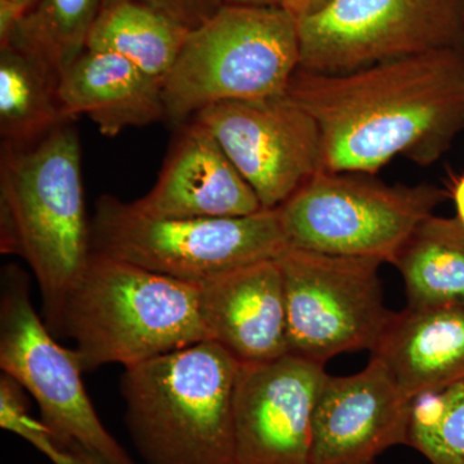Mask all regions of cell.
Segmentation results:
<instances>
[{"label":"cell","mask_w":464,"mask_h":464,"mask_svg":"<svg viewBox=\"0 0 464 464\" xmlns=\"http://www.w3.org/2000/svg\"><path fill=\"white\" fill-rule=\"evenodd\" d=\"M216 137L264 209H277L324 168L323 136L288 94L225 101L194 116Z\"/></svg>","instance_id":"11"},{"label":"cell","mask_w":464,"mask_h":464,"mask_svg":"<svg viewBox=\"0 0 464 464\" xmlns=\"http://www.w3.org/2000/svg\"><path fill=\"white\" fill-rule=\"evenodd\" d=\"M83 372L124 368L207 341L199 285L92 252L61 311Z\"/></svg>","instance_id":"3"},{"label":"cell","mask_w":464,"mask_h":464,"mask_svg":"<svg viewBox=\"0 0 464 464\" xmlns=\"http://www.w3.org/2000/svg\"><path fill=\"white\" fill-rule=\"evenodd\" d=\"M23 386L8 374L0 378V426L24 438L35 426L36 420L27 411V400Z\"/></svg>","instance_id":"23"},{"label":"cell","mask_w":464,"mask_h":464,"mask_svg":"<svg viewBox=\"0 0 464 464\" xmlns=\"http://www.w3.org/2000/svg\"><path fill=\"white\" fill-rule=\"evenodd\" d=\"M56 445L60 448L61 453L63 454V457L66 458L67 462L70 464H109L105 460L101 459L96 454L91 453L87 449L79 447V445H69V447Z\"/></svg>","instance_id":"26"},{"label":"cell","mask_w":464,"mask_h":464,"mask_svg":"<svg viewBox=\"0 0 464 464\" xmlns=\"http://www.w3.org/2000/svg\"><path fill=\"white\" fill-rule=\"evenodd\" d=\"M277 261L290 355L325 366L340 353L374 350L393 315L383 302V262L292 246Z\"/></svg>","instance_id":"9"},{"label":"cell","mask_w":464,"mask_h":464,"mask_svg":"<svg viewBox=\"0 0 464 464\" xmlns=\"http://www.w3.org/2000/svg\"><path fill=\"white\" fill-rule=\"evenodd\" d=\"M332 0H283L282 7L292 16L302 18L322 11Z\"/></svg>","instance_id":"25"},{"label":"cell","mask_w":464,"mask_h":464,"mask_svg":"<svg viewBox=\"0 0 464 464\" xmlns=\"http://www.w3.org/2000/svg\"><path fill=\"white\" fill-rule=\"evenodd\" d=\"M207 340L240 364L270 362L288 353L285 297L277 259L221 275L199 285Z\"/></svg>","instance_id":"15"},{"label":"cell","mask_w":464,"mask_h":464,"mask_svg":"<svg viewBox=\"0 0 464 464\" xmlns=\"http://www.w3.org/2000/svg\"><path fill=\"white\" fill-rule=\"evenodd\" d=\"M408 445L431 464H464V378L411 399Z\"/></svg>","instance_id":"22"},{"label":"cell","mask_w":464,"mask_h":464,"mask_svg":"<svg viewBox=\"0 0 464 464\" xmlns=\"http://www.w3.org/2000/svg\"><path fill=\"white\" fill-rule=\"evenodd\" d=\"M58 99L69 123L87 116L106 137L166 121L160 82L112 52L85 50L61 76Z\"/></svg>","instance_id":"16"},{"label":"cell","mask_w":464,"mask_h":464,"mask_svg":"<svg viewBox=\"0 0 464 464\" xmlns=\"http://www.w3.org/2000/svg\"><path fill=\"white\" fill-rule=\"evenodd\" d=\"M299 69L344 74L430 52L464 50V0H332L297 18Z\"/></svg>","instance_id":"10"},{"label":"cell","mask_w":464,"mask_h":464,"mask_svg":"<svg viewBox=\"0 0 464 464\" xmlns=\"http://www.w3.org/2000/svg\"><path fill=\"white\" fill-rule=\"evenodd\" d=\"M449 198H451L456 206L457 218L464 226V173L451 176L447 188Z\"/></svg>","instance_id":"27"},{"label":"cell","mask_w":464,"mask_h":464,"mask_svg":"<svg viewBox=\"0 0 464 464\" xmlns=\"http://www.w3.org/2000/svg\"><path fill=\"white\" fill-rule=\"evenodd\" d=\"M391 265L404 279L408 307L464 304V226L457 217H427Z\"/></svg>","instance_id":"19"},{"label":"cell","mask_w":464,"mask_h":464,"mask_svg":"<svg viewBox=\"0 0 464 464\" xmlns=\"http://www.w3.org/2000/svg\"><path fill=\"white\" fill-rule=\"evenodd\" d=\"M91 248L201 285L237 268L277 259L290 246L279 209L231 218H154L102 195L91 221Z\"/></svg>","instance_id":"6"},{"label":"cell","mask_w":464,"mask_h":464,"mask_svg":"<svg viewBox=\"0 0 464 464\" xmlns=\"http://www.w3.org/2000/svg\"><path fill=\"white\" fill-rule=\"evenodd\" d=\"M103 2H110V0H102ZM134 2L157 9L191 32L204 25L225 5L222 0H134Z\"/></svg>","instance_id":"24"},{"label":"cell","mask_w":464,"mask_h":464,"mask_svg":"<svg viewBox=\"0 0 464 464\" xmlns=\"http://www.w3.org/2000/svg\"><path fill=\"white\" fill-rule=\"evenodd\" d=\"M299 58L297 18L286 9L225 5L188 34L161 82L166 121L181 127L215 103L284 94Z\"/></svg>","instance_id":"5"},{"label":"cell","mask_w":464,"mask_h":464,"mask_svg":"<svg viewBox=\"0 0 464 464\" xmlns=\"http://www.w3.org/2000/svg\"><path fill=\"white\" fill-rule=\"evenodd\" d=\"M130 204L166 219L231 218L264 209L216 137L195 119L182 125L154 188Z\"/></svg>","instance_id":"14"},{"label":"cell","mask_w":464,"mask_h":464,"mask_svg":"<svg viewBox=\"0 0 464 464\" xmlns=\"http://www.w3.org/2000/svg\"><path fill=\"white\" fill-rule=\"evenodd\" d=\"M0 368L33 396L58 445H79L109 464H136L101 422L74 350L56 342L34 310L27 275L5 266L0 288Z\"/></svg>","instance_id":"8"},{"label":"cell","mask_w":464,"mask_h":464,"mask_svg":"<svg viewBox=\"0 0 464 464\" xmlns=\"http://www.w3.org/2000/svg\"><path fill=\"white\" fill-rule=\"evenodd\" d=\"M240 362L212 341L124 368L125 427L145 464H235Z\"/></svg>","instance_id":"4"},{"label":"cell","mask_w":464,"mask_h":464,"mask_svg":"<svg viewBox=\"0 0 464 464\" xmlns=\"http://www.w3.org/2000/svg\"><path fill=\"white\" fill-rule=\"evenodd\" d=\"M372 357L409 398L464 378V304L393 313Z\"/></svg>","instance_id":"17"},{"label":"cell","mask_w":464,"mask_h":464,"mask_svg":"<svg viewBox=\"0 0 464 464\" xmlns=\"http://www.w3.org/2000/svg\"><path fill=\"white\" fill-rule=\"evenodd\" d=\"M325 377V366L290 353L240 364L235 464H311L313 413Z\"/></svg>","instance_id":"12"},{"label":"cell","mask_w":464,"mask_h":464,"mask_svg":"<svg viewBox=\"0 0 464 464\" xmlns=\"http://www.w3.org/2000/svg\"><path fill=\"white\" fill-rule=\"evenodd\" d=\"M225 5H255V7H282L283 0H222Z\"/></svg>","instance_id":"28"},{"label":"cell","mask_w":464,"mask_h":464,"mask_svg":"<svg viewBox=\"0 0 464 464\" xmlns=\"http://www.w3.org/2000/svg\"><path fill=\"white\" fill-rule=\"evenodd\" d=\"M448 198L432 183L389 185L371 174L323 170L277 209L292 248L391 264Z\"/></svg>","instance_id":"7"},{"label":"cell","mask_w":464,"mask_h":464,"mask_svg":"<svg viewBox=\"0 0 464 464\" xmlns=\"http://www.w3.org/2000/svg\"><path fill=\"white\" fill-rule=\"evenodd\" d=\"M38 0H0V3H5V5H11L16 9V11L20 12L21 14H25L30 8L33 7Z\"/></svg>","instance_id":"29"},{"label":"cell","mask_w":464,"mask_h":464,"mask_svg":"<svg viewBox=\"0 0 464 464\" xmlns=\"http://www.w3.org/2000/svg\"><path fill=\"white\" fill-rule=\"evenodd\" d=\"M101 7L102 0H38L5 44L41 57L61 79L87 48Z\"/></svg>","instance_id":"21"},{"label":"cell","mask_w":464,"mask_h":464,"mask_svg":"<svg viewBox=\"0 0 464 464\" xmlns=\"http://www.w3.org/2000/svg\"><path fill=\"white\" fill-rule=\"evenodd\" d=\"M0 250L26 261L56 337L67 293L92 253L81 141L72 124L27 148L2 143Z\"/></svg>","instance_id":"2"},{"label":"cell","mask_w":464,"mask_h":464,"mask_svg":"<svg viewBox=\"0 0 464 464\" xmlns=\"http://www.w3.org/2000/svg\"><path fill=\"white\" fill-rule=\"evenodd\" d=\"M191 30L134 0L103 2L85 50L112 52L163 82Z\"/></svg>","instance_id":"20"},{"label":"cell","mask_w":464,"mask_h":464,"mask_svg":"<svg viewBox=\"0 0 464 464\" xmlns=\"http://www.w3.org/2000/svg\"><path fill=\"white\" fill-rule=\"evenodd\" d=\"M285 93L319 125L328 172L374 176L398 157L429 167L464 132V50L344 74L298 67Z\"/></svg>","instance_id":"1"},{"label":"cell","mask_w":464,"mask_h":464,"mask_svg":"<svg viewBox=\"0 0 464 464\" xmlns=\"http://www.w3.org/2000/svg\"><path fill=\"white\" fill-rule=\"evenodd\" d=\"M411 406L375 357L359 373L326 374L314 408L311 464H374L387 449L408 445Z\"/></svg>","instance_id":"13"},{"label":"cell","mask_w":464,"mask_h":464,"mask_svg":"<svg viewBox=\"0 0 464 464\" xmlns=\"http://www.w3.org/2000/svg\"><path fill=\"white\" fill-rule=\"evenodd\" d=\"M60 76L41 57L0 45V136L3 145H35L69 123L58 99Z\"/></svg>","instance_id":"18"}]
</instances>
